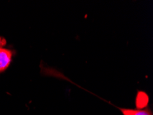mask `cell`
<instances>
[{"instance_id":"1","label":"cell","mask_w":153,"mask_h":115,"mask_svg":"<svg viewBox=\"0 0 153 115\" xmlns=\"http://www.w3.org/2000/svg\"><path fill=\"white\" fill-rule=\"evenodd\" d=\"M13 53L10 50L0 47V72L9 66L12 60Z\"/></svg>"},{"instance_id":"2","label":"cell","mask_w":153,"mask_h":115,"mask_svg":"<svg viewBox=\"0 0 153 115\" xmlns=\"http://www.w3.org/2000/svg\"><path fill=\"white\" fill-rule=\"evenodd\" d=\"M123 115H152L149 108L146 109H127L120 108Z\"/></svg>"}]
</instances>
